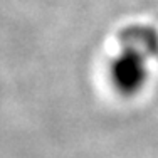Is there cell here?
Wrapping results in <instances>:
<instances>
[{
    "instance_id": "obj_1",
    "label": "cell",
    "mask_w": 158,
    "mask_h": 158,
    "mask_svg": "<svg viewBox=\"0 0 158 158\" xmlns=\"http://www.w3.org/2000/svg\"><path fill=\"white\" fill-rule=\"evenodd\" d=\"M156 51L155 35L136 29L125 34L119 54L111 62V81L123 94H135L148 79V64Z\"/></svg>"
}]
</instances>
